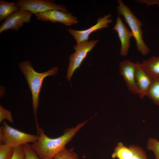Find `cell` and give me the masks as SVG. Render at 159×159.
<instances>
[{"mask_svg": "<svg viewBox=\"0 0 159 159\" xmlns=\"http://www.w3.org/2000/svg\"><path fill=\"white\" fill-rule=\"evenodd\" d=\"M20 71L23 74L32 94V106L36 122L37 134L39 132L37 121V111L38 107L39 94L43 81L47 76L56 75L58 71L57 67H52L47 71L39 73L33 69L32 63L29 60L22 61L19 65Z\"/></svg>", "mask_w": 159, "mask_h": 159, "instance_id": "obj_2", "label": "cell"}, {"mask_svg": "<svg viewBox=\"0 0 159 159\" xmlns=\"http://www.w3.org/2000/svg\"><path fill=\"white\" fill-rule=\"evenodd\" d=\"M53 159H80L73 148H65L57 154Z\"/></svg>", "mask_w": 159, "mask_h": 159, "instance_id": "obj_17", "label": "cell"}, {"mask_svg": "<svg viewBox=\"0 0 159 159\" xmlns=\"http://www.w3.org/2000/svg\"><path fill=\"white\" fill-rule=\"evenodd\" d=\"M146 96L159 106V78L153 80Z\"/></svg>", "mask_w": 159, "mask_h": 159, "instance_id": "obj_16", "label": "cell"}, {"mask_svg": "<svg viewBox=\"0 0 159 159\" xmlns=\"http://www.w3.org/2000/svg\"><path fill=\"white\" fill-rule=\"evenodd\" d=\"M14 152V147L0 143V159H11L13 155Z\"/></svg>", "mask_w": 159, "mask_h": 159, "instance_id": "obj_18", "label": "cell"}, {"mask_svg": "<svg viewBox=\"0 0 159 159\" xmlns=\"http://www.w3.org/2000/svg\"><path fill=\"white\" fill-rule=\"evenodd\" d=\"M19 9L16 2L0 0V22Z\"/></svg>", "mask_w": 159, "mask_h": 159, "instance_id": "obj_15", "label": "cell"}, {"mask_svg": "<svg viewBox=\"0 0 159 159\" xmlns=\"http://www.w3.org/2000/svg\"><path fill=\"white\" fill-rule=\"evenodd\" d=\"M111 16V14H109L105 15L103 17L98 18L96 24L86 30L78 31L69 28L68 31L74 38L78 45L82 41H88L90 35L94 32L108 27L109 26L108 24L112 21L110 19Z\"/></svg>", "mask_w": 159, "mask_h": 159, "instance_id": "obj_9", "label": "cell"}, {"mask_svg": "<svg viewBox=\"0 0 159 159\" xmlns=\"http://www.w3.org/2000/svg\"><path fill=\"white\" fill-rule=\"evenodd\" d=\"M130 146L133 151V155L130 159H148L145 153L141 147L135 145Z\"/></svg>", "mask_w": 159, "mask_h": 159, "instance_id": "obj_20", "label": "cell"}, {"mask_svg": "<svg viewBox=\"0 0 159 159\" xmlns=\"http://www.w3.org/2000/svg\"><path fill=\"white\" fill-rule=\"evenodd\" d=\"M138 1L142 3L145 2L148 5L152 4H156L159 6V0H139Z\"/></svg>", "mask_w": 159, "mask_h": 159, "instance_id": "obj_24", "label": "cell"}, {"mask_svg": "<svg viewBox=\"0 0 159 159\" xmlns=\"http://www.w3.org/2000/svg\"><path fill=\"white\" fill-rule=\"evenodd\" d=\"M133 155V151L130 146L127 147L121 142L118 143L114 148L111 157L113 158L130 159Z\"/></svg>", "mask_w": 159, "mask_h": 159, "instance_id": "obj_14", "label": "cell"}, {"mask_svg": "<svg viewBox=\"0 0 159 159\" xmlns=\"http://www.w3.org/2000/svg\"><path fill=\"white\" fill-rule=\"evenodd\" d=\"M135 64V80L139 90L138 95L140 98H143L146 96L154 79L144 69L141 63L136 62Z\"/></svg>", "mask_w": 159, "mask_h": 159, "instance_id": "obj_11", "label": "cell"}, {"mask_svg": "<svg viewBox=\"0 0 159 159\" xmlns=\"http://www.w3.org/2000/svg\"><path fill=\"white\" fill-rule=\"evenodd\" d=\"M117 1L118 3L116 7L117 13L119 15L123 16L131 29L133 37L136 41L137 49L143 56L147 55L149 53V49L143 39V32L141 29L143 24L122 0H117Z\"/></svg>", "mask_w": 159, "mask_h": 159, "instance_id": "obj_3", "label": "cell"}, {"mask_svg": "<svg viewBox=\"0 0 159 159\" xmlns=\"http://www.w3.org/2000/svg\"><path fill=\"white\" fill-rule=\"evenodd\" d=\"M113 30L116 31L118 33L121 43L120 52L121 55L126 56L130 47V39L133 37L131 32L129 31L122 21L120 15H118Z\"/></svg>", "mask_w": 159, "mask_h": 159, "instance_id": "obj_12", "label": "cell"}, {"mask_svg": "<svg viewBox=\"0 0 159 159\" xmlns=\"http://www.w3.org/2000/svg\"><path fill=\"white\" fill-rule=\"evenodd\" d=\"M39 137L38 135L25 133L12 128L5 121L0 127V143L14 148L29 143H34Z\"/></svg>", "mask_w": 159, "mask_h": 159, "instance_id": "obj_4", "label": "cell"}, {"mask_svg": "<svg viewBox=\"0 0 159 159\" xmlns=\"http://www.w3.org/2000/svg\"><path fill=\"white\" fill-rule=\"evenodd\" d=\"M119 68L120 73L122 76L128 90L133 94H138L139 90L135 80V63L126 59L119 63Z\"/></svg>", "mask_w": 159, "mask_h": 159, "instance_id": "obj_10", "label": "cell"}, {"mask_svg": "<svg viewBox=\"0 0 159 159\" xmlns=\"http://www.w3.org/2000/svg\"><path fill=\"white\" fill-rule=\"evenodd\" d=\"M14 148V153L11 159H26L25 154L22 145Z\"/></svg>", "mask_w": 159, "mask_h": 159, "instance_id": "obj_23", "label": "cell"}, {"mask_svg": "<svg viewBox=\"0 0 159 159\" xmlns=\"http://www.w3.org/2000/svg\"><path fill=\"white\" fill-rule=\"evenodd\" d=\"M32 14L29 11L19 9L5 19L0 26V34L10 29L17 31L24 23L30 22Z\"/></svg>", "mask_w": 159, "mask_h": 159, "instance_id": "obj_7", "label": "cell"}, {"mask_svg": "<svg viewBox=\"0 0 159 159\" xmlns=\"http://www.w3.org/2000/svg\"><path fill=\"white\" fill-rule=\"evenodd\" d=\"M11 112L5 109L1 105L0 106V122H1L4 120L6 119L9 122H14L11 115Z\"/></svg>", "mask_w": 159, "mask_h": 159, "instance_id": "obj_22", "label": "cell"}, {"mask_svg": "<svg viewBox=\"0 0 159 159\" xmlns=\"http://www.w3.org/2000/svg\"><path fill=\"white\" fill-rule=\"evenodd\" d=\"M141 64L153 79L159 78V57L153 56L148 59L143 60Z\"/></svg>", "mask_w": 159, "mask_h": 159, "instance_id": "obj_13", "label": "cell"}, {"mask_svg": "<svg viewBox=\"0 0 159 159\" xmlns=\"http://www.w3.org/2000/svg\"><path fill=\"white\" fill-rule=\"evenodd\" d=\"M147 148L148 150L154 153L155 159H159V141L157 139L149 138Z\"/></svg>", "mask_w": 159, "mask_h": 159, "instance_id": "obj_19", "label": "cell"}, {"mask_svg": "<svg viewBox=\"0 0 159 159\" xmlns=\"http://www.w3.org/2000/svg\"><path fill=\"white\" fill-rule=\"evenodd\" d=\"M98 39L90 41H85L78 44L74 45L75 52L69 57V63L67 70L66 78L70 82L71 78L75 70L80 67L88 53L99 42Z\"/></svg>", "mask_w": 159, "mask_h": 159, "instance_id": "obj_5", "label": "cell"}, {"mask_svg": "<svg viewBox=\"0 0 159 159\" xmlns=\"http://www.w3.org/2000/svg\"><path fill=\"white\" fill-rule=\"evenodd\" d=\"M37 19L44 21H50L53 23L59 22L67 26L77 24V18L72 13L53 10L35 14Z\"/></svg>", "mask_w": 159, "mask_h": 159, "instance_id": "obj_8", "label": "cell"}, {"mask_svg": "<svg viewBox=\"0 0 159 159\" xmlns=\"http://www.w3.org/2000/svg\"><path fill=\"white\" fill-rule=\"evenodd\" d=\"M24 151L26 159H41L32 149L28 143L22 145Z\"/></svg>", "mask_w": 159, "mask_h": 159, "instance_id": "obj_21", "label": "cell"}, {"mask_svg": "<svg viewBox=\"0 0 159 159\" xmlns=\"http://www.w3.org/2000/svg\"><path fill=\"white\" fill-rule=\"evenodd\" d=\"M15 2L19 9L29 11L34 14L53 10L68 12L65 6L57 4L52 0H17Z\"/></svg>", "mask_w": 159, "mask_h": 159, "instance_id": "obj_6", "label": "cell"}, {"mask_svg": "<svg viewBox=\"0 0 159 159\" xmlns=\"http://www.w3.org/2000/svg\"><path fill=\"white\" fill-rule=\"evenodd\" d=\"M88 121H85L78 123L75 127L66 129L62 135L55 138L47 137L40 128L38 140L30 146L41 159H53L65 148L66 145Z\"/></svg>", "mask_w": 159, "mask_h": 159, "instance_id": "obj_1", "label": "cell"}]
</instances>
